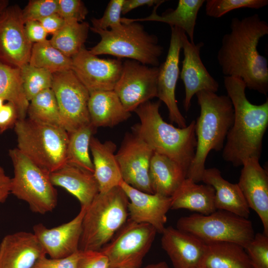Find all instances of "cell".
Here are the masks:
<instances>
[{"label":"cell","mask_w":268,"mask_h":268,"mask_svg":"<svg viewBox=\"0 0 268 268\" xmlns=\"http://www.w3.org/2000/svg\"><path fill=\"white\" fill-rule=\"evenodd\" d=\"M230 28L217 54L222 73L240 78L250 90L267 95L268 61L260 54L258 46L260 39L268 34V23L256 13L242 19L232 18Z\"/></svg>","instance_id":"1"},{"label":"cell","mask_w":268,"mask_h":268,"mask_svg":"<svg viewBox=\"0 0 268 268\" xmlns=\"http://www.w3.org/2000/svg\"><path fill=\"white\" fill-rule=\"evenodd\" d=\"M224 84L233 105L234 119L222 149V157L238 167L250 158L260 159L268 126V99L260 105L251 103L246 95V85L240 78L224 76Z\"/></svg>","instance_id":"2"},{"label":"cell","mask_w":268,"mask_h":268,"mask_svg":"<svg viewBox=\"0 0 268 268\" xmlns=\"http://www.w3.org/2000/svg\"><path fill=\"white\" fill-rule=\"evenodd\" d=\"M160 100L147 101L134 112L140 123L132 127L133 133L144 140L153 152L177 163L186 172L194 159L197 146L196 121L184 128H176L163 119Z\"/></svg>","instance_id":"3"},{"label":"cell","mask_w":268,"mask_h":268,"mask_svg":"<svg viewBox=\"0 0 268 268\" xmlns=\"http://www.w3.org/2000/svg\"><path fill=\"white\" fill-rule=\"evenodd\" d=\"M200 107L196 121L197 146L187 178L196 183L201 181L207 157L211 150L223 149L228 133L232 126L234 110L227 95L202 90L196 94Z\"/></svg>","instance_id":"4"},{"label":"cell","mask_w":268,"mask_h":268,"mask_svg":"<svg viewBox=\"0 0 268 268\" xmlns=\"http://www.w3.org/2000/svg\"><path fill=\"white\" fill-rule=\"evenodd\" d=\"M129 199L120 186L100 193L86 208L79 249L100 250L128 220Z\"/></svg>","instance_id":"5"},{"label":"cell","mask_w":268,"mask_h":268,"mask_svg":"<svg viewBox=\"0 0 268 268\" xmlns=\"http://www.w3.org/2000/svg\"><path fill=\"white\" fill-rule=\"evenodd\" d=\"M14 129L17 148L44 170L51 173L67 163L69 135L64 128L25 118Z\"/></svg>","instance_id":"6"},{"label":"cell","mask_w":268,"mask_h":268,"mask_svg":"<svg viewBox=\"0 0 268 268\" xmlns=\"http://www.w3.org/2000/svg\"><path fill=\"white\" fill-rule=\"evenodd\" d=\"M90 29L101 37L99 42L89 50L93 55H110L159 67L164 48L158 43L157 37L149 34L138 22L122 23L110 30Z\"/></svg>","instance_id":"7"},{"label":"cell","mask_w":268,"mask_h":268,"mask_svg":"<svg viewBox=\"0 0 268 268\" xmlns=\"http://www.w3.org/2000/svg\"><path fill=\"white\" fill-rule=\"evenodd\" d=\"M8 154L13 167L10 194L26 202L30 209L40 214L52 211L58 202V194L48 172L23 154L17 148Z\"/></svg>","instance_id":"8"},{"label":"cell","mask_w":268,"mask_h":268,"mask_svg":"<svg viewBox=\"0 0 268 268\" xmlns=\"http://www.w3.org/2000/svg\"><path fill=\"white\" fill-rule=\"evenodd\" d=\"M177 228L205 243L231 242L244 248L255 234L248 218L219 209L207 215L197 213L182 217L177 222Z\"/></svg>","instance_id":"9"},{"label":"cell","mask_w":268,"mask_h":268,"mask_svg":"<svg viewBox=\"0 0 268 268\" xmlns=\"http://www.w3.org/2000/svg\"><path fill=\"white\" fill-rule=\"evenodd\" d=\"M157 233L149 224L129 219L100 251L107 257L109 268H140Z\"/></svg>","instance_id":"10"},{"label":"cell","mask_w":268,"mask_h":268,"mask_svg":"<svg viewBox=\"0 0 268 268\" xmlns=\"http://www.w3.org/2000/svg\"><path fill=\"white\" fill-rule=\"evenodd\" d=\"M51 89L63 127L68 134L90 124L87 107L89 92L71 69L53 73Z\"/></svg>","instance_id":"11"},{"label":"cell","mask_w":268,"mask_h":268,"mask_svg":"<svg viewBox=\"0 0 268 268\" xmlns=\"http://www.w3.org/2000/svg\"><path fill=\"white\" fill-rule=\"evenodd\" d=\"M159 67H149L137 61L123 62L121 76L114 89L124 108L129 112L157 97Z\"/></svg>","instance_id":"12"},{"label":"cell","mask_w":268,"mask_h":268,"mask_svg":"<svg viewBox=\"0 0 268 268\" xmlns=\"http://www.w3.org/2000/svg\"><path fill=\"white\" fill-rule=\"evenodd\" d=\"M33 43L27 38L19 5H8L0 14V61L20 68L29 63Z\"/></svg>","instance_id":"13"},{"label":"cell","mask_w":268,"mask_h":268,"mask_svg":"<svg viewBox=\"0 0 268 268\" xmlns=\"http://www.w3.org/2000/svg\"><path fill=\"white\" fill-rule=\"evenodd\" d=\"M153 151L134 133H127L116 154L123 181L132 187L153 194L149 169Z\"/></svg>","instance_id":"14"},{"label":"cell","mask_w":268,"mask_h":268,"mask_svg":"<svg viewBox=\"0 0 268 268\" xmlns=\"http://www.w3.org/2000/svg\"><path fill=\"white\" fill-rule=\"evenodd\" d=\"M71 59V70L89 92L114 90L122 70L120 59H101L84 47Z\"/></svg>","instance_id":"15"},{"label":"cell","mask_w":268,"mask_h":268,"mask_svg":"<svg viewBox=\"0 0 268 268\" xmlns=\"http://www.w3.org/2000/svg\"><path fill=\"white\" fill-rule=\"evenodd\" d=\"M169 47L165 61L159 67L157 97L166 106L170 121L179 128L187 126L186 120L178 108L175 90L180 74L179 59L182 44L181 30L171 27Z\"/></svg>","instance_id":"16"},{"label":"cell","mask_w":268,"mask_h":268,"mask_svg":"<svg viewBox=\"0 0 268 268\" xmlns=\"http://www.w3.org/2000/svg\"><path fill=\"white\" fill-rule=\"evenodd\" d=\"M181 40L184 58L180 73L185 86L183 105L185 110L188 111L195 95L202 90L216 93L218 90L219 83L210 75L201 60L200 52L203 43H191L182 30Z\"/></svg>","instance_id":"17"},{"label":"cell","mask_w":268,"mask_h":268,"mask_svg":"<svg viewBox=\"0 0 268 268\" xmlns=\"http://www.w3.org/2000/svg\"><path fill=\"white\" fill-rule=\"evenodd\" d=\"M86 208L81 206L78 213L68 222L52 228L42 223L33 226L36 236L46 255L51 258L69 256L79 250L82 224Z\"/></svg>","instance_id":"18"},{"label":"cell","mask_w":268,"mask_h":268,"mask_svg":"<svg viewBox=\"0 0 268 268\" xmlns=\"http://www.w3.org/2000/svg\"><path fill=\"white\" fill-rule=\"evenodd\" d=\"M128 199L129 219L153 226L161 234L166 227L167 213L171 207V197L148 193L135 189L123 181L119 185Z\"/></svg>","instance_id":"19"},{"label":"cell","mask_w":268,"mask_h":268,"mask_svg":"<svg viewBox=\"0 0 268 268\" xmlns=\"http://www.w3.org/2000/svg\"><path fill=\"white\" fill-rule=\"evenodd\" d=\"M243 168L237 183L250 208L259 216L268 236V174L260 164L259 159L250 158Z\"/></svg>","instance_id":"20"},{"label":"cell","mask_w":268,"mask_h":268,"mask_svg":"<svg viewBox=\"0 0 268 268\" xmlns=\"http://www.w3.org/2000/svg\"><path fill=\"white\" fill-rule=\"evenodd\" d=\"M161 234V247L174 268L201 267L206 247L204 242L172 226L165 227Z\"/></svg>","instance_id":"21"},{"label":"cell","mask_w":268,"mask_h":268,"mask_svg":"<svg viewBox=\"0 0 268 268\" xmlns=\"http://www.w3.org/2000/svg\"><path fill=\"white\" fill-rule=\"evenodd\" d=\"M46 254L33 233L9 234L0 243V268H32Z\"/></svg>","instance_id":"22"},{"label":"cell","mask_w":268,"mask_h":268,"mask_svg":"<svg viewBox=\"0 0 268 268\" xmlns=\"http://www.w3.org/2000/svg\"><path fill=\"white\" fill-rule=\"evenodd\" d=\"M49 176L54 186L62 187L74 196L81 206L87 207L99 193L93 173L76 165L66 163Z\"/></svg>","instance_id":"23"},{"label":"cell","mask_w":268,"mask_h":268,"mask_svg":"<svg viewBox=\"0 0 268 268\" xmlns=\"http://www.w3.org/2000/svg\"><path fill=\"white\" fill-rule=\"evenodd\" d=\"M89 149L93 157V174L98 183L99 192H106L119 186L123 179L115 153L116 144L111 140L102 142L92 136Z\"/></svg>","instance_id":"24"},{"label":"cell","mask_w":268,"mask_h":268,"mask_svg":"<svg viewBox=\"0 0 268 268\" xmlns=\"http://www.w3.org/2000/svg\"><path fill=\"white\" fill-rule=\"evenodd\" d=\"M201 181L214 190V205L216 209L227 211L248 218L250 208L237 184L224 179L216 168H205Z\"/></svg>","instance_id":"25"},{"label":"cell","mask_w":268,"mask_h":268,"mask_svg":"<svg viewBox=\"0 0 268 268\" xmlns=\"http://www.w3.org/2000/svg\"><path fill=\"white\" fill-rule=\"evenodd\" d=\"M87 107L90 123L96 129L113 127L131 116L114 90L89 92Z\"/></svg>","instance_id":"26"},{"label":"cell","mask_w":268,"mask_h":268,"mask_svg":"<svg viewBox=\"0 0 268 268\" xmlns=\"http://www.w3.org/2000/svg\"><path fill=\"white\" fill-rule=\"evenodd\" d=\"M204 0H179L175 9L170 10L161 15L156 10L161 4L154 6L151 14L139 18H122V23L138 22L145 21H157L167 23L170 27H176L183 30L194 42V32L199 11L204 3Z\"/></svg>","instance_id":"27"},{"label":"cell","mask_w":268,"mask_h":268,"mask_svg":"<svg viewBox=\"0 0 268 268\" xmlns=\"http://www.w3.org/2000/svg\"><path fill=\"white\" fill-rule=\"evenodd\" d=\"M215 191L209 185L198 184L186 178L171 197L170 209H186L207 215L216 210Z\"/></svg>","instance_id":"28"},{"label":"cell","mask_w":268,"mask_h":268,"mask_svg":"<svg viewBox=\"0 0 268 268\" xmlns=\"http://www.w3.org/2000/svg\"><path fill=\"white\" fill-rule=\"evenodd\" d=\"M149 176L153 193L171 197L187 178V173L173 160L153 152Z\"/></svg>","instance_id":"29"},{"label":"cell","mask_w":268,"mask_h":268,"mask_svg":"<svg viewBox=\"0 0 268 268\" xmlns=\"http://www.w3.org/2000/svg\"><path fill=\"white\" fill-rule=\"evenodd\" d=\"M202 268H253L245 248L231 242L205 243Z\"/></svg>","instance_id":"30"},{"label":"cell","mask_w":268,"mask_h":268,"mask_svg":"<svg viewBox=\"0 0 268 268\" xmlns=\"http://www.w3.org/2000/svg\"><path fill=\"white\" fill-rule=\"evenodd\" d=\"M0 98L14 105L18 120L26 118L29 101L24 92L20 68L0 61Z\"/></svg>","instance_id":"31"},{"label":"cell","mask_w":268,"mask_h":268,"mask_svg":"<svg viewBox=\"0 0 268 268\" xmlns=\"http://www.w3.org/2000/svg\"><path fill=\"white\" fill-rule=\"evenodd\" d=\"M89 28L86 22L66 20L63 27L49 40L65 55L72 58L84 47Z\"/></svg>","instance_id":"32"},{"label":"cell","mask_w":268,"mask_h":268,"mask_svg":"<svg viewBox=\"0 0 268 268\" xmlns=\"http://www.w3.org/2000/svg\"><path fill=\"white\" fill-rule=\"evenodd\" d=\"M29 64L55 73L71 69L72 63L71 58L46 40L33 44Z\"/></svg>","instance_id":"33"},{"label":"cell","mask_w":268,"mask_h":268,"mask_svg":"<svg viewBox=\"0 0 268 268\" xmlns=\"http://www.w3.org/2000/svg\"><path fill=\"white\" fill-rule=\"evenodd\" d=\"M96 129L90 123L68 134L67 163L93 173L94 166L89 149L91 138Z\"/></svg>","instance_id":"34"},{"label":"cell","mask_w":268,"mask_h":268,"mask_svg":"<svg viewBox=\"0 0 268 268\" xmlns=\"http://www.w3.org/2000/svg\"><path fill=\"white\" fill-rule=\"evenodd\" d=\"M29 119L64 128L58 103L51 88L45 90L29 101Z\"/></svg>","instance_id":"35"},{"label":"cell","mask_w":268,"mask_h":268,"mask_svg":"<svg viewBox=\"0 0 268 268\" xmlns=\"http://www.w3.org/2000/svg\"><path fill=\"white\" fill-rule=\"evenodd\" d=\"M20 68L24 92L29 101L42 91L52 88L53 73L50 71L29 63Z\"/></svg>","instance_id":"36"},{"label":"cell","mask_w":268,"mask_h":268,"mask_svg":"<svg viewBox=\"0 0 268 268\" xmlns=\"http://www.w3.org/2000/svg\"><path fill=\"white\" fill-rule=\"evenodd\" d=\"M205 1L206 14L216 18L235 9L242 8L258 9L268 4V0H207Z\"/></svg>","instance_id":"37"},{"label":"cell","mask_w":268,"mask_h":268,"mask_svg":"<svg viewBox=\"0 0 268 268\" xmlns=\"http://www.w3.org/2000/svg\"><path fill=\"white\" fill-rule=\"evenodd\" d=\"M253 268H268V236L263 233L255 234L245 247Z\"/></svg>","instance_id":"38"},{"label":"cell","mask_w":268,"mask_h":268,"mask_svg":"<svg viewBox=\"0 0 268 268\" xmlns=\"http://www.w3.org/2000/svg\"><path fill=\"white\" fill-rule=\"evenodd\" d=\"M58 0H31L22 9V19L28 21L40 20L58 13Z\"/></svg>","instance_id":"39"},{"label":"cell","mask_w":268,"mask_h":268,"mask_svg":"<svg viewBox=\"0 0 268 268\" xmlns=\"http://www.w3.org/2000/svg\"><path fill=\"white\" fill-rule=\"evenodd\" d=\"M124 2V0H111L102 17L91 19V27L96 29L107 30L120 26L122 24L121 15Z\"/></svg>","instance_id":"40"},{"label":"cell","mask_w":268,"mask_h":268,"mask_svg":"<svg viewBox=\"0 0 268 268\" xmlns=\"http://www.w3.org/2000/svg\"><path fill=\"white\" fill-rule=\"evenodd\" d=\"M58 13L65 20L82 22L85 19L88 10L80 0H58Z\"/></svg>","instance_id":"41"},{"label":"cell","mask_w":268,"mask_h":268,"mask_svg":"<svg viewBox=\"0 0 268 268\" xmlns=\"http://www.w3.org/2000/svg\"><path fill=\"white\" fill-rule=\"evenodd\" d=\"M81 250L65 257L48 258L44 256L39 259L32 268H77Z\"/></svg>","instance_id":"42"},{"label":"cell","mask_w":268,"mask_h":268,"mask_svg":"<svg viewBox=\"0 0 268 268\" xmlns=\"http://www.w3.org/2000/svg\"><path fill=\"white\" fill-rule=\"evenodd\" d=\"M77 268H109V262L100 250L81 251Z\"/></svg>","instance_id":"43"},{"label":"cell","mask_w":268,"mask_h":268,"mask_svg":"<svg viewBox=\"0 0 268 268\" xmlns=\"http://www.w3.org/2000/svg\"><path fill=\"white\" fill-rule=\"evenodd\" d=\"M18 120L16 108L11 103L3 104L0 109V134L14 128Z\"/></svg>","instance_id":"44"},{"label":"cell","mask_w":268,"mask_h":268,"mask_svg":"<svg viewBox=\"0 0 268 268\" xmlns=\"http://www.w3.org/2000/svg\"><path fill=\"white\" fill-rule=\"evenodd\" d=\"M26 35L33 44L47 40L48 33L38 21H28L24 23Z\"/></svg>","instance_id":"45"},{"label":"cell","mask_w":268,"mask_h":268,"mask_svg":"<svg viewBox=\"0 0 268 268\" xmlns=\"http://www.w3.org/2000/svg\"><path fill=\"white\" fill-rule=\"evenodd\" d=\"M38 21L48 34L52 35L60 30L66 23V20L58 13L46 17Z\"/></svg>","instance_id":"46"},{"label":"cell","mask_w":268,"mask_h":268,"mask_svg":"<svg viewBox=\"0 0 268 268\" xmlns=\"http://www.w3.org/2000/svg\"><path fill=\"white\" fill-rule=\"evenodd\" d=\"M165 1L161 0H124L123 4L122 14H126L133 9L144 5L155 6Z\"/></svg>","instance_id":"47"},{"label":"cell","mask_w":268,"mask_h":268,"mask_svg":"<svg viewBox=\"0 0 268 268\" xmlns=\"http://www.w3.org/2000/svg\"><path fill=\"white\" fill-rule=\"evenodd\" d=\"M11 178L0 166V204L4 202L10 194Z\"/></svg>","instance_id":"48"},{"label":"cell","mask_w":268,"mask_h":268,"mask_svg":"<svg viewBox=\"0 0 268 268\" xmlns=\"http://www.w3.org/2000/svg\"><path fill=\"white\" fill-rule=\"evenodd\" d=\"M144 268H170L168 265L164 261L156 264L149 265Z\"/></svg>","instance_id":"49"},{"label":"cell","mask_w":268,"mask_h":268,"mask_svg":"<svg viewBox=\"0 0 268 268\" xmlns=\"http://www.w3.org/2000/svg\"><path fill=\"white\" fill-rule=\"evenodd\" d=\"M9 5V1L7 0H0V14L3 10Z\"/></svg>","instance_id":"50"},{"label":"cell","mask_w":268,"mask_h":268,"mask_svg":"<svg viewBox=\"0 0 268 268\" xmlns=\"http://www.w3.org/2000/svg\"><path fill=\"white\" fill-rule=\"evenodd\" d=\"M4 101L5 100L3 99H2L1 98H0V109L1 108V107L4 104L3 103H4Z\"/></svg>","instance_id":"51"},{"label":"cell","mask_w":268,"mask_h":268,"mask_svg":"<svg viewBox=\"0 0 268 268\" xmlns=\"http://www.w3.org/2000/svg\"><path fill=\"white\" fill-rule=\"evenodd\" d=\"M201 268V267H200V268Z\"/></svg>","instance_id":"52"},{"label":"cell","mask_w":268,"mask_h":268,"mask_svg":"<svg viewBox=\"0 0 268 268\" xmlns=\"http://www.w3.org/2000/svg\"></svg>","instance_id":"53"}]
</instances>
